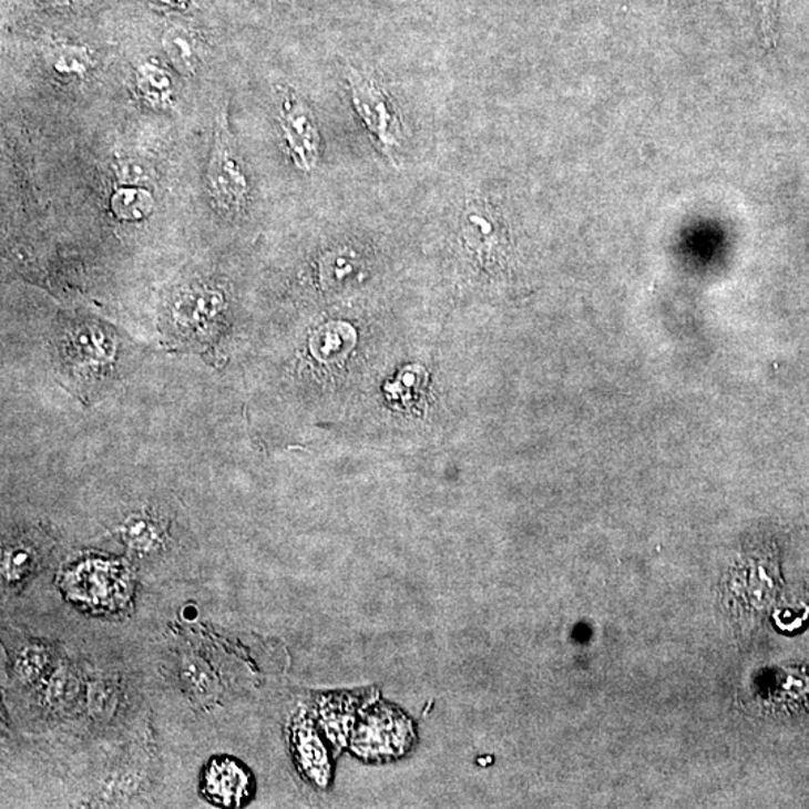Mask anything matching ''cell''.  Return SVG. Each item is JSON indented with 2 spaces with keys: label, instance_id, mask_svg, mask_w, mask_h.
I'll return each instance as SVG.
<instances>
[{
  "label": "cell",
  "instance_id": "cell-1",
  "mask_svg": "<svg viewBox=\"0 0 809 809\" xmlns=\"http://www.w3.org/2000/svg\"><path fill=\"white\" fill-rule=\"evenodd\" d=\"M349 96L352 106L372 135L380 151L393 164L404 143L403 125L390 93L380 81L365 72L351 71L348 75Z\"/></svg>",
  "mask_w": 809,
  "mask_h": 809
},
{
  "label": "cell",
  "instance_id": "cell-2",
  "mask_svg": "<svg viewBox=\"0 0 809 809\" xmlns=\"http://www.w3.org/2000/svg\"><path fill=\"white\" fill-rule=\"evenodd\" d=\"M207 187L213 202L224 212L237 213L249 198V178L240 153L227 127L219 125L207 170Z\"/></svg>",
  "mask_w": 809,
  "mask_h": 809
},
{
  "label": "cell",
  "instance_id": "cell-3",
  "mask_svg": "<svg viewBox=\"0 0 809 809\" xmlns=\"http://www.w3.org/2000/svg\"><path fill=\"white\" fill-rule=\"evenodd\" d=\"M279 130L294 167L314 172L321 160V134L313 110L291 89L280 92Z\"/></svg>",
  "mask_w": 809,
  "mask_h": 809
},
{
  "label": "cell",
  "instance_id": "cell-4",
  "mask_svg": "<svg viewBox=\"0 0 809 809\" xmlns=\"http://www.w3.org/2000/svg\"><path fill=\"white\" fill-rule=\"evenodd\" d=\"M414 743L410 719L390 706H377L360 723L352 748L368 760H387L402 756Z\"/></svg>",
  "mask_w": 809,
  "mask_h": 809
},
{
  "label": "cell",
  "instance_id": "cell-5",
  "mask_svg": "<svg viewBox=\"0 0 809 809\" xmlns=\"http://www.w3.org/2000/svg\"><path fill=\"white\" fill-rule=\"evenodd\" d=\"M249 777L236 761L213 760L204 775L207 798L221 807H238L248 798Z\"/></svg>",
  "mask_w": 809,
  "mask_h": 809
},
{
  "label": "cell",
  "instance_id": "cell-6",
  "mask_svg": "<svg viewBox=\"0 0 809 809\" xmlns=\"http://www.w3.org/2000/svg\"><path fill=\"white\" fill-rule=\"evenodd\" d=\"M44 61L59 79H86L95 66V59L86 45L65 41L47 47Z\"/></svg>",
  "mask_w": 809,
  "mask_h": 809
},
{
  "label": "cell",
  "instance_id": "cell-7",
  "mask_svg": "<svg viewBox=\"0 0 809 809\" xmlns=\"http://www.w3.org/2000/svg\"><path fill=\"white\" fill-rule=\"evenodd\" d=\"M293 743L297 760L305 774L318 786H326L330 775L329 760L326 748L322 747L321 740L315 735L309 723L297 724L294 728Z\"/></svg>",
  "mask_w": 809,
  "mask_h": 809
},
{
  "label": "cell",
  "instance_id": "cell-8",
  "mask_svg": "<svg viewBox=\"0 0 809 809\" xmlns=\"http://www.w3.org/2000/svg\"><path fill=\"white\" fill-rule=\"evenodd\" d=\"M122 574L112 565L83 566L76 573V595L89 603L109 604L119 595L117 587L122 586Z\"/></svg>",
  "mask_w": 809,
  "mask_h": 809
},
{
  "label": "cell",
  "instance_id": "cell-9",
  "mask_svg": "<svg viewBox=\"0 0 809 809\" xmlns=\"http://www.w3.org/2000/svg\"><path fill=\"white\" fill-rule=\"evenodd\" d=\"M162 49L167 54L170 63L182 75H193L197 72L202 53H199L198 38L190 29L173 25L162 37Z\"/></svg>",
  "mask_w": 809,
  "mask_h": 809
},
{
  "label": "cell",
  "instance_id": "cell-10",
  "mask_svg": "<svg viewBox=\"0 0 809 809\" xmlns=\"http://www.w3.org/2000/svg\"><path fill=\"white\" fill-rule=\"evenodd\" d=\"M135 86L149 105L165 109L174 101L172 75L164 68L152 62H144L135 70Z\"/></svg>",
  "mask_w": 809,
  "mask_h": 809
},
{
  "label": "cell",
  "instance_id": "cell-11",
  "mask_svg": "<svg viewBox=\"0 0 809 809\" xmlns=\"http://www.w3.org/2000/svg\"><path fill=\"white\" fill-rule=\"evenodd\" d=\"M356 345V334L348 324L329 322L310 339L314 356L322 361H335L347 356Z\"/></svg>",
  "mask_w": 809,
  "mask_h": 809
},
{
  "label": "cell",
  "instance_id": "cell-12",
  "mask_svg": "<svg viewBox=\"0 0 809 809\" xmlns=\"http://www.w3.org/2000/svg\"><path fill=\"white\" fill-rule=\"evenodd\" d=\"M110 206L117 219L135 223L152 215L155 198L147 187L119 186L116 193L112 195Z\"/></svg>",
  "mask_w": 809,
  "mask_h": 809
},
{
  "label": "cell",
  "instance_id": "cell-13",
  "mask_svg": "<svg viewBox=\"0 0 809 809\" xmlns=\"http://www.w3.org/2000/svg\"><path fill=\"white\" fill-rule=\"evenodd\" d=\"M356 700L351 697H331L322 706V724L336 745H345L355 723Z\"/></svg>",
  "mask_w": 809,
  "mask_h": 809
},
{
  "label": "cell",
  "instance_id": "cell-14",
  "mask_svg": "<svg viewBox=\"0 0 809 809\" xmlns=\"http://www.w3.org/2000/svg\"><path fill=\"white\" fill-rule=\"evenodd\" d=\"M113 173L121 186H144L155 177L151 165L139 157H122L114 161Z\"/></svg>",
  "mask_w": 809,
  "mask_h": 809
},
{
  "label": "cell",
  "instance_id": "cell-15",
  "mask_svg": "<svg viewBox=\"0 0 809 809\" xmlns=\"http://www.w3.org/2000/svg\"><path fill=\"white\" fill-rule=\"evenodd\" d=\"M752 3L757 19H759L765 44L766 47H772L777 41L779 0H752Z\"/></svg>",
  "mask_w": 809,
  "mask_h": 809
},
{
  "label": "cell",
  "instance_id": "cell-16",
  "mask_svg": "<svg viewBox=\"0 0 809 809\" xmlns=\"http://www.w3.org/2000/svg\"><path fill=\"white\" fill-rule=\"evenodd\" d=\"M47 666V657L44 651L38 647H29L21 653L19 662H17V670L24 679H35Z\"/></svg>",
  "mask_w": 809,
  "mask_h": 809
},
{
  "label": "cell",
  "instance_id": "cell-17",
  "mask_svg": "<svg viewBox=\"0 0 809 809\" xmlns=\"http://www.w3.org/2000/svg\"><path fill=\"white\" fill-rule=\"evenodd\" d=\"M31 564V553L25 551V549L17 547L14 551L8 553V556L3 560V574H6L10 581H19L20 577H23L24 574L29 572Z\"/></svg>",
  "mask_w": 809,
  "mask_h": 809
},
{
  "label": "cell",
  "instance_id": "cell-18",
  "mask_svg": "<svg viewBox=\"0 0 809 809\" xmlns=\"http://www.w3.org/2000/svg\"><path fill=\"white\" fill-rule=\"evenodd\" d=\"M74 679L66 672H59L57 678L50 685V698L54 702L61 700V698L68 697V694L74 693Z\"/></svg>",
  "mask_w": 809,
  "mask_h": 809
},
{
  "label": "cell",
  "instance_id": "cell-19",
  "mask_svg": "<svg viewBox=\"0 0 809 809\" xmlns=\"http://www.w3.org/2000/svg\"><path fill=\"white\" fill-rule=\"evenodd\" d=\"M146 525H144L143 522H135L132 523L130 526V530H127V536H130V542L134 544L135 547L139 549H149L152 546L153 543V536L152 532L149 534L146 531Z\"/></svg>",
  "mask_w": 809,
  "mask_h": 809
},
{
  "label": "cell",
  "instance_id": "cell-20",
  "mask_svg": "<svg viewBox=\"0 0 809 809\" xmlns=\"http://www.w3.org/2000/svg\"><path fill=\"white\" fill-rule=\"evenodd\" d=\"M110 700H112V694L106 692L104 687L93 689V709L101 710V713L104 714L105 710L109 709Z\"/></svg>",
  "mask_w": 809,
  "mask_h": 809
},
{
  "label": "cell",
  "instance_id": "cell-21",
  "mask_svg": "<svg viewBox=\"0 0 809 809\" xmlns=\"http://www.w3.org/2000/svg\"><path fill=\"white\" fill-rule=\"evenodd\" d=\"M149 2L162 8H170V10L185 11L193 6L194 0H149Z\"/></svg>",
  "mask_w": 809,
  "mask_h": 809
},
{
  "label": "cell",
  "instance_id": "cell-22",
  "mask_svg": "<svg viewBox=\"0 0 809 809\" xmlns=\"http://www.w3.org/2000/svg\"><path fill=\"white\" fill-rule=\"evenodd\" d=\"M42 6H49L53 8H75L83 6L89 0H38Z\"/></svg>",
  "mask_w": 809,
  "mask_h": 809
}]
</instances>
